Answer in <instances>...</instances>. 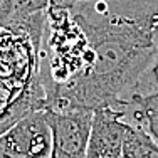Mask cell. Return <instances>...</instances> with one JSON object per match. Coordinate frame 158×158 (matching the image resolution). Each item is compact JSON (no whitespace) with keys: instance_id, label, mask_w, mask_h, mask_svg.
Listing matches in <instances>:
<instances>
[{"instance_id":"1","label":"cell","mask_w":158,"mask_h":158,"mask_svg":"<svg viewBox=\"0 0 158 158\" xmlns=\"http://www.w3.org/2000/svg\"><path fill=\"white\" fill-rule=\"evenodd\" d=\"M69 7L89 40L86 67L46 108L116 106L158 57V0H81Z\"/></svg>"},{"instance_id":"2","label":"cell","mask_w":158,"mask_h":158,"mask_svg":"<svg viewBox=\"0 0 158 158\" xmlns=\"http://www.w3.org/2000/svg\"><path fill=\"white\" fill-rule=\"evenodd\" d=\"M52 130L51 158H86L94 110L84 106L46 108Z\"/></svg>"},{"instance_id":"3","label":"cell","mask_w":158,"mask_h":158,"mask_svg":"<svg viewBox=\"0 0 158 158\" xmlns=\"http://www.w3.org/2000/svg\"><path fill=\"white\" fill-rule=\"evenodd\" d=\"M52 130L47 111L35 110L0 133V158H51Z\"/></svg>"},{"instance_id":"4","label":"cell","mask_w":158,"mask_h":158,"mask_svg":"<svg viewBox=\"0 0 158 158\" xmlns=\"http://www.w3.org/2000/svg\"><path fill=\"white\" fill-rule=\"evenodd\" d=\"M130 123L116 106H101L93 113L86 158H123Z\"/></svg>"},{"instance_id":"5","label":"cell","mask_w":158,"mask_h":158,"mask_svg":"<svg viewBox=\"0 0 158 158\" xmlns=\"http://www.w3.org/2000/svg\"><path fill=\"white\" fill-rule=\"evenodd\" d=\"M123 155L128 158H158V143L141 126L130 123Z\"/></svg>"},{"instance_id":"6","label":"cell","mask_w":158,"mask_h":158,"mask_svg":"<svg viewBox=\"0 0 158 158\" xmlns=\"http://www.w3.org/2000/svg\"><path fill=\"white\" fill-rule=\"evenodd\" d=\"M74 2H81V0H51V3H59V5H69Z\"/></svg>"},{"instance_id":"7","label":"cell","mask_w":158,"mask_h":158,"mask_svg":"<svg viewBox=\"0 0 158 158\" xmlns=\"http://www.w3.org/2000/svg\"><path fill=\"white\" fill-rule=\"evenodd\" d=\"M123 158H128V156H125V155H123Z\"/></svg>"}]
</instances>
